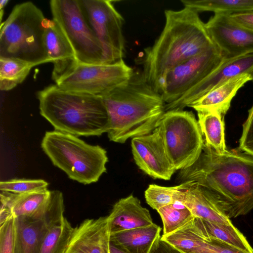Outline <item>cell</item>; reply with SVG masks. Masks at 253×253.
<instances>
[{"mask_svg":"<svg viewBox=\"0 0 253 253\" xmlns=\"http://www.w3.org/2000/svg\"><path fill=\"white\" fill-rule=\"evenodd\" d=\"M177 180L203 187L229 219L253 209V156L246 153L219 154L204 143L198 159L180 170Z\"/></svg>","mask_w":253,"mask_h":253,"instance_id":"obj_1","label":"cell"},{"mask_svg":"<svg viewBox=\"0 0 253 253\" xmlns=\"http://www.w3.org/2000/svg\"><path fill=\"white\" fill-rule=\"evenodd\" d=\"M165 15L164 29L154 44L144 49L142 62L145 79L160 93L170 69L216 46L195 10L188 7L166 10Z\"/></svg>","mask_w":253,"mask_h":253,"instance_id":"obj_2","label":"cell"},{"mask_svg":"<svg viewBox=\"0 0 253 253\" xmlns=\"http://www.w3.org/2000/svg\"><path fill=\"white\" fill-rule=\"evenodd\" d=\"M101 97L109 118L108 137L116 143L152 133L166 112L161 94L138 70H133L126 83Z\"/></svg>","mask_w":253,"mask_h":253,"instance_id":"obj_3","label":"cell"},{"mask_svg":"<svg viewBox=\"0 0 253 253\" xmlns=\"http://www.w3.org/2000/svg\"><path fill=\"white\" fill-rule=\"evenodd\" d=\"M41 115L55 130L75 136L108 132L109 118L101 96L66 90L55 84L37 92Z\"/></svg>","mask_w":253,"mask_h":253,"instance_id":"obj_4","label":"cell"},{"mask_svg":"<svg viewBox=\"0 0 253 253\" xmlns=\"http://www.w3.org/2000/svg\"><path fill=\"white\" fill-rule=\"evenodd\" d=\"M46 19L32 2L16 5L0 27V58L19 59L34 66L50 62L44 44Z\"/></svg>","mask_w":253,"mask_h":253,"instance_id":"obj_5","label":"cell"},{"mask_svg":"<svg viewBox=\"0 0 253 253\" xmlns=\"http://www.w3.org/2000/svg\"><path fill=\"white\" fill-rule=\"evenodd\" d=\"M41 147L53 164L68 177L84 184L97 182L106 171V151L77 136L53 130L46 131Z\"/></svg>","mask_w":253,"mask_h":253,"instance_id":"obj_6","label":"cell"},{"mask_svg":"<svg viewBox=\"0 0 253 253\" xmlns=\"http://www.w3.org/2000/svg\"><path fill=\"white\" fill-rule=\"evenodd\" d=\"M162 137L166 153L174 169H185L201 155L204 143L198 121L191 111L165 112L156 128Z\"/></svg>","mask_w":253,"mask_h":253,"instance_id":"obj_7","label":"cell"},{"mask_svg":"<svg viewBox=\"0 0 253 253\" xmlns=\"http://www.w3.org/2000/svg\"><path fill=\"white\" fill-rule=\"evenodd\" d=\"M52 19L70 43L79 63L106 64L103 47L85 16L80 0H51Z\"/></svg>","mask_w":253,"mask_h":253,"instance_id":"obj_8","label":"cell"},{"mask_svg":"<svg viewBox=\"0 0 253 253\" xmlns=\"http://www.w3.org/2000/svg\"><path fill=\"white\" fill-rule=\"evenodd\" d=\"M133 71L123 59L113 64L78 63L55 83L66 90L101 96L126 83Z\"/></svg>","mask_w":253,"mask_h":253,"instance_id":"obj_9","label":"cell"},{"mask_svg":"<svg viewBox=\"0 0 253 253\" xmlns=\"http://www.w3.org/2000/svg\"><path fill=\"white\" fill-rule=\"evenodd\" d=\"M90 27L101 42L105 54L106 64L123 60L125 39L124 19L116 9L113 1L80 0Z\"/></svg>","mask_w":253,"mask_h":253,"instance_id":"obj_10","label":"cell"},{"mask_svg":"<svg viewBox=\"0 0 253 253\" xmlns=\"http://www.w3.org/2000/svg\"><path fill=\"white\" fill-rule=\"evenodd\" d=\"M224 59L214 46L170 69L164 78L160 93L166 104L182 97L217 68Z\"/></svg>","mask_w":253,"mask_h":253,"instance_id":"obj_11","label":"cell"},{"mask_svg":"<svg viewBox=\"0 0 253 253\" xmlns=\"http://www.w3.org/2000/svg\"><path fill=\"white\" fill-rule=\"evenodd\" d=\"M205 26L225 58L253 53V31L236 22L229 14L214 13Z\"/></svg>","mask_w":253,"mask_h":253,"instance_id":"obj_12","label":"cell"},{"mask_svg":"<svg viewBox=\"0 0 253 253\" xmlns=\"http://www.w3.org/2000/svg\"><path fill=\"white\" fill-rule=\"evenodd\" d=\"M132 154L135 164L154 179L169 180L176 171L169 160L159 130L131 139Z\"/></svg>","mask_w":253,"mask_h":253,"instance_id":"obj_13","label":"cell"},{"mask_svg":"<svg viewBox=\"0 0 253 253\" xmlns=\"http://www.w3.org/2000/svg\"><path fill=\"white\" fill-rule=\"evenodd\" d=\"M253 68V53L225 58L213 72L177 100L165 105V111L183 110L230 79Z\"/></svg>","mask_w":253,"mask_h":253,"instance_id":"obj_14","label":"cell"},{"mask_svg":"<svg viewBox=\"0 0 253 253\" xmlns=\"http://www.w3.org/2000/svg\"><path fill=\"white\" fill-rule=\"evenodd\" d=\"M108 216L86 219L74 228L65 253H110Z\"/></svg>","mask_w":253,"mask_h":253,"instance_id":"obj_15","label":"cell"},{"mask_svg":"<svg viewBox=\"0 0 253 253\" xmlns=\"http://www.w3.org/2000/svg\"><path fill=\"white\" fill-rule=\"evenodd\" d=\"M44 44L48 57L53 63L52 79L56 83L79 63L70 43L53 19H46Z\"/></svg>","mask_w":253,"mask_h":253,"instance_id":"obj_16","label":"cell"},{"mask_svg":"<svg viewBox=\"0 0 253 253\" xmlns=\"http://www.w3.org/2000/svg\"><path fill=\"white\" fill-rule=\"evenodd\" d=\"M179 185L177 202L187 207L195 217L221 224L232 223L203 187L192 181Z\"/></svg>","mask_w":253,"mask_h":253,"instance_id":"obj_17","label":"cell"},{"mask_svg":"<svg viewBox=\"0 0 253 253\" xmlns=\"http://www.w3.org/2000/svg\"><path fill=\"white\" fill-rule=\"evenodd\" d=\"M108 217L111 235L154 223L149 210L132 195L116 202Z\"/></svg>","mask_w":253,"mask_h":253,"instance_id":"obj_18","label":"cell"},{"mask_svg":"<svg viewBox=\"0 0 253 253\" xmlns=\"http://www.w3.org/2000/svg\"><path fill=\"white\" fill-rule=\"evenodd\" d=\"M161 228L153 224L110 235L111 244L126 253H155L161 237Z\"/></svg>","mask_w":253,"mask_h":253,"instance_id":"obj_19","label":"cell"},{"mask_svg":"<svg viewBox=\"0 0 253 253\" xmlns=\"http://www.w3.org/2000/svg\"><path fill=\"white\" fill-rule=\"evenodd\" d=\"M250 81L251 78L249 73L236 76L214 88L188 107L197 112H216L224 117L238 91Z\"/></svg>","mask_w":253,"mask_h":253,"instance_id":"obj_20","label":"cell"},{"mask_svg":"<svg viewBox=\"0 0 253 253\" xmlns=\"http://www.w3.org/2000/svg\"><path fill=\"white\" fill-rule=\"evenodd\" d=\"M14 253H40L49 226L43 219L14 218Z\"/></svg>","mask_w":253,"mask_h":253,"instance_id":"obj_21","label":"cell"},{"mask_svg":"<svg viewBox=\"0 0 253 253\" xmlns=\"http://www.w3.org/2000/svg\"><path fill=\"white\" fill-rule=\"evenodd\" d=\"M50 191L47 190L22 194L0 193V201L10 208L14 218L28 216L43 219L48 203Z\"/></svg>","mask_w":253,"mask_h":253,"instance_id":"obj_22","label":"cell"},{"mask_svg":"<svg viewBox=\"0 0 253 253\" xmlns=\"http://www.w3.org/2000/svg\"><path fill=\"white\" fill-rule=\"evenodd\" d=\"M191 224L195 231L205 239L220 240L246 253H253V248L245 236L232 223L221 224L195 217Z\"/></svg>","mask_w":253,"mask_h":253,"instance_id":"obj_23","label":"cell"},{"mask_svg":"<svg viewBox=\"0 0 253 253\" xmlns=\"http://www.w3.org/2000/svg\"><path fill=\"white\" fill-rule=\"evenodd\" d=\"M198 123L205 137L204 143L216 152L222 154L227 150L225 140L223 117L212 112H199Z\"/></svg>","mask_w":253,"mask_h":253,"instance_id":"obj_24","label":"cell"},{"mask_svg":"<svg viewBox=\"0 0 253 253\" xmlns=\"http://www.w3.org/2000/svg\"><path fill=\"white\" fill-rule=\"evenodd\" d=\"M184 7L197 12L233 14L253 11V0H182Z\"/></svg>","mask_w":253,"mask_h":253,"instance_id":"obj_25","label":"cell"},{"mask_svg":"<svg viewBox=\"0 0 253 253\" xmlns=\"http://www.w3.org/2000/svg\"><path fill=\"white\" fill-rule=\"evenodd\" d=\"M34 66L13 58H0V89L8 91L21 83Z\"/></svg>","mask_w":253,"mask_h":253,"instance_id":"obj_26","label":"cell"},{"mask_svg":"<svg viewBox=\"0 0 253 253\" xmlns=\"http://www.w3.org/2000/svg\"><path fill=\"white\" fill-rule=\"evenodd\" d=\"M74 228L65 217L50 227L40 253H65Z\"/></svg>","mask_w":253,"mask_h":253,"instance_id":"obj_27","label":"cell"},{"mask_svg":"<svg viewBox=\"0 0 253 253\" xmlns=\"http://www.w3.org/2000/svg\"><path fill=\"white\" fill-rule=\"evenodd\" d=\"M157 211L163 221V235L176 231L195 218L190 210L180 203L164 206Z\"/></svg>","mask_w":253,"mask_h":253,"instance_id":"obj_28","label":"cell"},{"mask_svg":"<svg viewBox=\"0 0 253 253\" xmlns=\"http://www.w3.org/2000/svg\"><path fill=\"white\" fill-rule=\"evenodd\" d=\"M180 185L166 187L150 184L145 191L147 203L153 209L158 211L164 206L177 202V193Z\"/></svg>","mask_w":253,"mask_h":253,"instance_id":"obj_29","label":"cell"},{"mask_svg":"<svg viewBox=\"0 0 253 253\" xmlns=\"http://www.w3.org/2000/svg\"><path fill=\"white\" fill-rule=\"evenodd\" d=\"M48 185V183L43 179H12L1 181L0 190L22 194L47 190Z\"/></svg>","mask_w":253,"mask_h":253,"instance_id":"obj_30","label":"cell"},{"mask_svg":"<svg viewBox=\"0 0 253 253\" xmlns=\"http://www.w3.org/2000/svg\"><path fill=\"white\" fill-rule=\"evenodd\" d=\"M14 217L0 226V253H14Z\"/></svg>","mask_w":253,"mask_h":253,"instance_id":"obj_31","label":"cell"},{"mask_svg":"<svg viewBox=\"0 0 253 253\" xmlns=\"http://www.w3.org/2000/svg\"><path fill=\"white\" fill-rule=\"evenodd\" d=\"M239 149L253 156V105L249 110L248 118L243 125Z\"/></svg>","mask_w":253,"mask_h":253,"instance_id":"obj_32","label":"cell"},{"mask_svg":"<svg viewBox=\"0 0 253 253\" xmlns=\"http://www.w3.org/2000/svg\"><path fill=\"white\" fill-rule=\"evenodd\" d=\"M236 22L253 31V11L230 15Z\"/></svg>","mask_w":253,"mask_h":253,"instance_id":"obj_33","label":"cell"},{"mask_svg":"<svg viewBox=\"0 0 253 253\" xmlns=\"http://www.w3.org/2000/svg\"><path fill=\"white\" fill-rule=\"evenodd\" d=\"M155 253H183L170 244L161 239L159 247Z\"/></svg>","mask_w":253,"mask_h":253,"instance_id":"obj_34","label":"cell"},{"mask_svg":"<svg viewBox=\"0 0 253 253\" xmlns=\"http://www.w3.org/2000/svg\"><path fill=\"white\" fill-rule=\"evenodd\" d=\"M110 253H126L112 244L110 245Z\"/></svg>","mask_w":253,"mask_h":253,"instance_id":"obj_35","label":"cell"},{"mask_svg":"<svg viewBox=\"0 0 253 253\" xmlns=\"http://www.w3.org/2000/svg\"><path fill=\"white\" fill-rule=\"evenodd\" d=\"M9 2L8 0H1L0 1V9L1 10Z\"/></svg>","mask_w":253,"mask_h":253,"instance_id":"obj_36","label":"cell"},{"mask_svg":"<svg viewBox=\"0 0 253 253\" xmlns=\"http://www.w3.org/2000/svg\"><path fill=\"white\" fill-rule=\"evenodd\" d=\"M249 74L251 78V81L253 82V68L250 71Z\"/></svg>","mask_w":253,"mask_h":253,"instance_id":"obj_37","label":"cell"}]
</instances>
